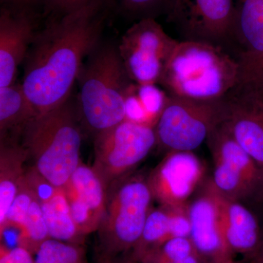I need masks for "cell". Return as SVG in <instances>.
I'll use <instances>...</instances> for the list:
<instances>
[{
  "mask_svg": "<svg viewBox=\"0 0 263 263\" xmlns=\"http://www.w3.org/2000/svg\"><path fill=\"white\" fill-rule=\"evenodd\" d=\"M226 98L198 100L168 95L155 126L157 144L168 152H194L226 119Z\"/></svg>",
  "mask_w": 263,
  "mask_h": 263,
  "instance_id": "8992f818",
  "label": "cell"
},
{
  "mask_svg": "<svg viewBox=\"0 0 263 263\" xmlns=\"http://www.w3.org/2000/svg\"><path fill=\"white\" fill-rule=\"evenodd\" d=\"M26 176L37 194L41 202L51 198L58 189L48 182L47 180L45 179L33 166L31 168L26 171Z\"/></svg>",
  "mask_w": 263,
  "mask_h": 263,
  "instance_id": "83f0119b",
  "label": "cell"
},
{
  "mask_svg": "<svg viewBox=\"0 0 263 263\" xmlns=\"http://www.w3.org/2000/svg\"><path fill=\"white\" fill-rule=\"evenodd\" d=\"M157 144L155 128L130 119L95 136L92 167L107 190L133 174Z\"/></svg>",
  "mask_w": 263,
  "mask_h": 263,
  "instance_id": "52a82bcc",
  "label": "cell"
},
{
  "mask_svg": "<svg viewBox=\"0 0 263 263\" xmlns=\"http://www.w3.org/2000/svg\"><path fill=\"white\" fill-rule=\"evenodd\" d=\"M37 197V194L27 179L25 173L4 222L0 224V234L6 230L11 229L17 230L18 234H20L28 214L29 207L34 199Z\"/></svg>",
  "mask_w": 263,
  "mask_h": 263,
  "instance_id": "cb8c5ba5",
  "label": "cell"
},
{
  "mask_svg": "<svg viewBox=\"0 0 263 263\" xmlns=\"http://www.w3.org/2000/svg\"><path fill=\"white\" fill-rule=\"evenodd\" d=\"M213 163L229 169L254 190L263 200V169L235 141L224 120L214 128L207 139Z\"/></svg>",
  "mask_w": 263,
  "mask_h": 263,
  "instance_id": "2e32d148",
  "label": "cell"
},
{
  "mask_svg": "<svg viewBox=\"0 0 263 263\" xmlns=\"http://www.w3.org/2000/svg\"><path fill=\"white\" fill-rule=\"evenodd\" d=\"M94 0H46L43 5L47 17L62 15L82 8Z\"/></svg>",
  "mask_w": 263,
  "mask_h": 263,
  "instance_id": "4316f807",
  "label": "cell"
},
{
  "mask_svg": "<svg viewBox=\"0 0 263 263\" xmlns=\"http://www.w3.org/2000/svg\"><path fill=\"white\" fill-rule=\"evenodd\" d=\"M235 5L233 45L240 81L263 57V0H235Z\"/></svg>",
  "mask_w": 263,
  "mask_h": 263,
  "instance_id": "9a60e30c",
  "label": "cell"
},
{
  "mask_svg": "<svg viewBox=\"0 0 263 263\" xmlns=\"http://www.w3.org/2000/svg\"><path fill=\"white\" fill-rule=\"evenodd\" d=\"M76 100L65 103L29 123L22 136L33 167L57 188H63L81 164L82 133Z\"/></svg>",
  "mask_w": 263,
  "mask_h": 263,
  "instance_id": "277c9868",
  "label": "cell"
},
{
  "mask_svg": "<svg viewBox=\"0 0 263 263\" xmlns=\"http://www.w3.org/2000/svg\"><path fill=\"white\" fill-rule=\"evenodd\" d=\"M35 263H89L82 245L48 238L35 253Z\"/></svg>",
  "mask_w": 263,
  "mask_h": 263,
  "instance_id": "7402d4cb",
  "label": "cell"
},
{
  "mask_svg": "<svg viewBox=\"0 0 263 263\" xmlns=\"http://www.w3.org/2000/svg\"><path fill=\"white\" fill-rule=\"evenodd\" d=\"M28 154L19 141H0V224L4 222L23 179Z\"/></svg>",
  "mask_w": 263,
  "mask_h": 263,
  "instance_id": "d6986e66",
  "label": "cell"
},
{
  "mask_svg": "<svg viewBox=\"0 0 263 263\" xmlns=\"http://www.w3.org/2000/svg\"><path fill=\"white\" fill-rule=\"evenodd\" d=\"M219 194L227 247L233 256L240 254L250 259L257 252L262 238L258 219L243 202Z\"/></svg>",
  "mask_w": 263,
  "mask_h": 263,
  "instance_id": "e0dca14e",
  "label": "cell"
},
{
  "mask_svg": "<svg viewBox=\"0 0 263 263\" xmlns=\"http://www.w3.org/2000/svg\"><path fill=\"white\" fill-rule=\"evenodd\" d=\"M239 84L246 85L263 93V57L240 80Z\"/></svg>",
  "mask_w": 263,
  "mask_h": 263,
  "instance_id": "f546056e",
  "label": "cell"
},
{
  "mask_svg": "<svg viewBox=\"0 0 263 263\" xmlns=\"http://www.w3.org/2000/svg\"><path fill=\"white\" fill-rule=\"evenodd\" d=\"M176 0H113L118 9L133 20L155 18L160 15H167Z\"/></svg>",
  "mask_w": 263,
  "mask_h": 263,
  "instance_id": "d4e9b609",
  "label": "cell"
},
{
  "mask_svg": "<svg viewBox=\"0 0 263 263\" xmlns=\"http://www.w3.org/2000/svg\"><path fill=\"white\" fill-rule=\"evenodd\" d=\"M171 238L172 235L168 208L164 205L152 208L141 238L131 252L130 259L139 262L145 254Z\"/></svg>",
  "mask_w": 263,
  "mask_h": 263,
  "instance_id": "44dd1931",
  "label": "cell"
},
{
  "mask_svg": "<svg viewBox=\"0 0 263 263\" xmlns=\"http://www.w3.org/2000/svg\"><path fill=\"white\" fill-rule=\"evenodd\" d=\"M62 189L81 234L86 237L98 231L106 207L108 190L92 166L81 162Z\"/></svg>",
  "mask_w": 263,
  "mask_h": 263,
  "instance_id": "5bb4252c",
  "label": "cell"
},
{
  "mask_svg": "<svg viewBox=\"0 0 263 263\" xmlns=\"http://www.w3.org/2000/svg\"><path fill=\"white\" fill-rule=\"evenodd\" d=\"M41 203L50 238L76 245L84 243L85 237L72 218L63 189H57L51 198Z\"/></svg>",
  "mask_w": 263,
  "mask_h": 263,
  "instance_id": "ffe728a7",
  "label": "cell"
},
{
  "mask_svg": "<svg viewBox=\"0 0 263 263\" xmlns=\"http://www.w3.org/2000/svg\"><path fill=\"white\" fill-rule=\"evenodd\" d=\"M189 202L190 238L197 254L206 263L234 257L224 241L220 197L210 179L204 181Z\"/></svg>",
  "mask_w": 263,
  "mask_h": 263,
  "instance_id": "8fae6325",
  "label": "cell"
},
{
  "mask_svg": "<svg viewBox=\"0 0 263 263\" xmlns=\"http://www.w3.org/2000/svg\"><path fill=\"white\" fill-rule=\"evenodd\" d=\"M154 197L146 176L132 174L113 183L98 230L101 259L132 252L141 238Z\"/></svg>",
  "mask_w": 263,
  "mask_h": 263,
  "instance_id": "5b68a950",
  "label": "cell"
},
{
  "mask_svg": "<svg viewBox=\"0 0 263 263\" xmlns=\"http://www.w3.org/2000/svg\"><path fill=\"white\" fill-rule=\"evenodd\" d=\"M50 238L47 226L37 197L34 199L26 218L23 228L18 237V246L25 247L32 253H36L40 246Z\"/></svg>",
  "mask_w": 263,
  "mask_h": 263,
  "instance_id": "603a6c76",
  "label": "cell"
},
{
  "mask_svg": "<svg viewBox=\"0 0 263 263\" xmlns=\"http://www.w3.org/2000/svg\"><path fill=\"white\" fill-rule=\"evenodd\" d=\"M249 260H250L249 263H263V233L257 252Z\"/></svg>",
  "mask_w": 263,
  "mask_h": 263,
  "instance_id": "1f68e13d",
  "label": "cell"
},
{
  "mask_svg": "<svg viewBox=\"0 0 263 263\" xmlns=\"http://www.w3.org/2000/svg\"><path fill=\"white\" fill-rule=\"evenodd\" d=\"M235 0H176L167 15L182 41L220 46L233 44Z\"/></svg>",
  "mask_w": 263,
  "mask_h": 263,
  "instance_id": "9c48e42d",
  "label": "cell"
},
{
  "mask_svg": "<svg viewBox=\"0 0 263 263\" xmlns=\"http://www.w3.org/2000/svg\"><path fill=\"white\" fill-rule=\"evenodd\" d=\"M98 263H138L136 261L133 260L132 259H118L117 258L112 259H100Z\"/></svg>",
  "mask_w": 263,
  "mask_h": 263,
  "instance_id": "d6a6232c",
  "label": "cell"
},
{
  "mask_svg": "<svg viewBox=\"0 0 263 263\" xmlns=\"http://www.w3.org/2000/svg\"><path fill=\"white\" fill-rule=\"evenodd\" d=\"M80 122L97 136L127 119L132 84L118 46L100 42L85 60L78 77Z\"/></svg>",
  "mask_w": 263,
  "mask_h": 263,
  "instance_id": "7a4b0ae2",
  "label": "cell"
},
{
  "mask_svg": "<svg viewBox=\"0 0 263 263\" xmlns=\"http://www.w3.org/2000/svg\"><path fill=\"white\" fill-rule=\"evenodd\" d=\"M38 114L22 84L0 88V141H19Z\"/></svg>",
  "mask_w": 263,
  "mask_h": 263,
  "instance_id": "ac0fdd59",
  "label": "cell"
},
{
  "mask_svg": "<svg viewBox=\"0 0 263 263\" xmlns=\"http://www.w3.org/2000/svg\"><path fill=\"white\" fill-rule=\"evenodd\" d=\"M34 10L1 6L0 9V88L15 84L38 31Z\"/></svg>",
  "mask_w": 263,
  "mask_h": 263,
  "instance_id": "4fadbf2b",
  "label": "cell"
},
{
  "mask_svg": "<svg viewBox=\"0 0 263 263\" xmlns=\"http://www.w3.org/2000/svg\"><path fill=\"white\" fill-rule=\"evenodd\" d=\"M1 6L36 10L38 6L44 5L46 0H0Z\"/></svg>",
  "mask_w": 263,
  "mask_h": 263,
  "instance_id": "4dcf8cb0",
  "label": "cell"
},
{
  "mask_svg": "<svg viewBox=\"0 0 263 263\" xmlns=\"http://www.w3.org/2000/svg\"><path fill=\"white\" fill-rule=\"evenodd\" d=\"M0 263H35L32 253L25 247L17 246L8 248L1 243Z\"/></svg>",
  "mask_w": 263,
  "mask_h": 263,
  "instance_id": "f1b7e54d",
  "label": "cell"
},
{
  "mask_svg": "<svg viewBox=\"0 0 263 263\" xmlns=\"http://www.w3.org/2000/svg\"><path fill=\"white\" fill-rule=\"evenodd\" d=\"M113 0H94L62 15L48 17L24 60L22 87L39 114L72 96L85 60L101 42Z\"/></svg>",
  "mask_w": 263,
  "mask_h": 263,
  "instance_id": "6da1fadb",
  "label": "cell"
},
{
  "mask_svg": "<svg viewBox=\"0 0 263 263\" xmlns=\"http://www.w3.org/2000/svg\"><path fill=\"white\" fill-rule=\"evenodd\" d=\"M226 100L224 122L232 136L263 169V93L239 84Z\"/></svg>",
  "mask_w": 263,
  "mask_h": 263,
  "instance_id": "7c38bea8",
  "label": "cell"
},
{
  "mask_svg": "<svg viewBox=\"0 0 263 263\" xmlns=\"http://www.w3.org/2000/svg\"><path fill=\"white\" fill-rule=\"evenodd\" d=\"M212 263H240V262H239V261L236 260L234 257H230V258L224 259V260L219 261V262Z\"/></svg>",
  "mask_w": 263,
  "mask_h": 263,
  "instance_id": "836d02e7",
  "label": "cell"
},
{
  "mask_svg": "<svg viewBox=\"0 0 263 263\" xmlns=\"http://www.w3.org/2000/svg\"><path fill=\"white\" fill-rule=\"evenodd\" d=\"M195 254H198L190 237H175L145 254L138 263L143 261L176 262Z\"/></svg>",
  "mask_w": 263,
  "mask_h": 263,
  "instance_id": "484cf974",
  "label": "cell"
},
{
  "mask_svg": "<svg viewBox=\"0 0 263 263\" xmlns=\"http://www.w3.org/2000/svg\"><path fill=\"white\" fill-rule=\"evenodd\" d=\"M240 67L220 46L181 41L170 58L160 83L168 95L198 100L226 98L240 83Z\"/></svg>",
  "mask_w": 263,
  "mask_h": 263,
  "instance_id": "3957f363",
  "label": "cell"
},
{
  "mask_svg": "<svg viewBox=\"0 0 263 263\" xmlns=\"http://www.w3.org/2000/svg\"><path fill=\"white\" fill-rule=\"evenodd\" d=\"M205 166L193 152H168L147 176L160 205L186 204L205 181Z\"/></svg>",
  "mask_w": 263,
  "mask_h": 263,
  "instance_id": "30bf717a",
  "label": "cell"
},
{
  "mask_svg": "<svg viewBox=\"0 0 263 263\" xmlns=\"http://www.w3.org/2000/svg\"><path fill=\"white\" fill-rule=\"evenodd\" d=\"M179 41L169 36L155 18H143L126 31L118 45L129 79L138 86L160 84Z\"/></svg>",
  "mask_w": 263,
  "mask_h": 263,
  "instance_id": "ba28073f",
  "label": "cell"
}]
</instances>
